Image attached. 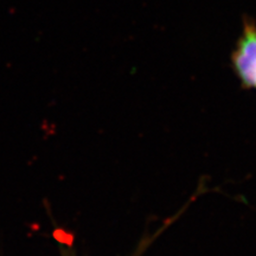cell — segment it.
<instances>
[{
	"instance_id": "obj_1",
	"label": "cell",
	"mask_w": 256,
	"mask_h": 256,
	"mask_svg": "<svg viewBox=\"0 0 256 256\" xmlns=\"http://www.w3.org/2000/svg\"><path fill=\"white\" fill-rule=\"evenodd\" d=\"M232 64L243 87L256 89V23L252 18H243L242 32L232 54Z\"/></svg>"
}]
</instances>
